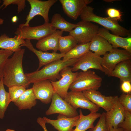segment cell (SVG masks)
<instances>
[{
  "label": "cell",
  "mask_w": 131,
  "mask_h": 131,
  "mask_svg": "<svg viewBox=\"0 0 131 131\" xmlns=\"http://www.w3.org/2000/svg\"><path fill=\"white\" fill-rule=\"evenodd\" d=\"M25 49H21L14 52L8 58L4 65L3 71V84L9 87L16 85L24 86L26 88L30 84L27 81L23 67V59Z\"/></svg>",
  "instance_id": "cell-1"
},
{
  "label": "cell",
  "mask_w": 131,
  "mask_h": 131,
  "mask_svg": "<svg viewBox=\"0 0 131 131\" xmlns=\"http://www.w3.org/2000/svg\"><path fill=\"white\" fill-rule=\"evenodd\" d=\"M78 59H73L64 61L59 59L47 64L40 70L25 74V77L30 83L44 80L56 81L61 78V71L65 67L69 66L76 61Z\"/></svg>",
  "instance_id": "cell-2"
},
{
  "label": "cell",
  "mask_w": 131,
  "mask_h": 131,
  "mask_svg": "<svg viewBox=\"0 0 131 131\" xmlns=\"http://www.w3.org/2000/svg\"><path fill=\"white\" fill-rule=\"evenodd\" d=\"M94 9L91 6H86L80 16L81 20L98 23L110 31L113 34L120 36L130 34V31L120 25L118 21L109 17H103L97 15L94 13Z\"/></svg>",
  "instance_id": "cell-3"
},
{
  "label": "cell",
  "mask_w": 131,
  "mask_h": 131,
  "mask_svg": "<svg viewBox=\"0 0 131 131\" xmlns=\"http://www.w3.org/2000/svg\"><path fill=\"white\" fill-rule=\"evenodd\" d=\"M102 81L101 77L91 70L81 71L78 72L69 89L71 91H76L97 90L101 86Z\"/></svg>",
  "instance_id": "cell-4"
},
{
  "label": "cell",
  "mask_w": 131,
  "mask_h": 131,
  "mask_svg": "<svg viewBox=\"0 0 131 131\" xmlns=\"http://www.w3.org/2000/svg\"><path fill=\"white\" fill-rule=\"evenodd\" d=\"M56 30L52 26L50 23H44L39 26L31 27L20 24L15 32L17 35L25 39L39 41L55 32Z\"/></svg>",
  "instance_id": "cell-5"
},
{
  "label": "cell",
  "mask_w": 131,
  "mask_h": 131,
  "mask_svg": "<svg viewBox=\"0 0 131 131\" xmlns=\"http://www.w3.org/2000/svg\"><path fill=\"white\" fill-rule=\"evenodd\" d=\"M76 27L69 33V35L75 39L78 44L89 42L98 34V26L91 22L81 20Z\"/></svg>",
  "instance_id": "cell-6"
},
{
  "label": "cell",
  "mask_w": 131,
  "mask_h": 131,
  "mask_svg": "<svg viewBox=\"0 0 131 131\" xmlns=\"http://www.w3.org/2000/svg\"><path fill=\"white\" fill-rule=\"evenodd\" d=\"M102 58L103 72L109 76L117 65L123 61L131 59V52L125 49L113 48L109 53L106 52Z\"/></svg>",
  "instance_id": "cell-7"
},
{
  "label": "cell",
  "mask_w": 131,
  "mask_h": 131,
  "mask_svg": "<svg viewBox=\"0 0 131 131\" xmlns=\"http://www.w3.org/2000/svg\"><path fill=\"white\" fill-rule=\"evenodd\" d=\"M31 9L26 18V21L23 23L25 25H29V23L37 15L41 16L44 23H49V13L51 7L57 1V0H48L42 1L39 0H27Z\"/></svg>",
  "instance_id": "cell-8"
},
{
  "label": "cell",
  "mask_w": 131,
  "mask_h": 131,
  "mask_svg": "<svg viewBox=\"0 0 131 131\" xmlns=\"http://www.w3.org/2000/svg\"><path fill=\"white\" fill-rule=\"evenodd\" d=\"M102 58L89 50L78 59L72 68L73 72L81 70L85 71L91 69L98 70L103 72L102 66Z\"/></svg>",
  "instance_id": "cell-9"
},
{
  "label": "cell",
  "mask_w": 131,
  "mask_h": 131,
  "mask_svg": "<svg viewBox=\"0 0 131 131\" xmlns=\"http://www.w3.org/2000/svg\"><path fill=\"white\" fill-rule=\"evenodd\" d=\"M73 73L72 68L66 67L60 71L61 78L58 81H50L55 92L58 94L63 99L66 97L68 90L78 74Z\"/></svg>",
  "instance_id": "cell-10"
},
{
  "label": "cell",
  "mask_w": 131,
  "mask_h": 131,
  "mask_svg": "<svg viewBox=\"0 0 131 131\" xmlns=\"http://www.w3.org/2000/svg\"><path fill=\"white\" fill-rule=\"evenodd\" d=\"M51 102L49 107L45 112L47 115L58 113L68 117H73L79 115L76 109L56 93L53 94Z\"/></svg>",
  "instance_id": "cell-11"
},
{
  "label": "cell",
  "mask_w": 131,
  "mask_h": 131,
  "mask_svg": "<svg viewBox=\"0 0 131 131\" xmlns=\"http://www.w3.org/2000/svg\"><path fill=\"white\" fill-rule=\"evenodd\" d=\"M64 99L74 108L86 109L91 113H96L100 107L90 101L83 94L82 91H71L68 92Z\"/></svg>",
  "instance_id": "cell-12"
},
{
  "label": "cell",
  "mask_w": 131,
  "mask_h": 131,
  "mask_svg": "<svg viewBox=\"0 0 131 131\" xmlns=\"http://www.w3.org/2000/svg\"><path fill=\"white\" fill-rule=\"evenodd\" d=\"M82 92L90 101L104 109L106 112L112 108L118 97L117 96H106L97 90H86Z\"/></svg>",
  "instance_id": "cell-13"
},
{
  "label": "cell",
  "mask_w": 131,
  "mask_h": 131,
  "mask_svg": "<svg viewBox=\"0 0 131 131\" xmlns=\"http://www.w3.org/2000/svg\"><path fill=\"white\" fill-rule=\"evenodd\" d=\"M32 88L37 99L46 104L51 102L55 92L50 80H44L35 82Z\"/></svg>",
  "instance_id": "cell-14"
},
{
  "label": "cell",
  "mask_w": 131,
  "mask_h": 131,
  "mask_svg": "<svg viewBox=\"0 0 131 131\" xmlns=\"http://www.w3.org/2000/svg\"><path fill=\"white\" fill-rule=\"evenodd\" d=\"M63 11L69 18L76 20L84 8L93 1L92 0H59Z\"/></svg>",
  "instance_id": "cell-15"
},
{
  "label": "cell",
  "mask_w": 131,
  "mask_h": 131,
  "mask_svg": "<svg viewBox=\"0 0 131 131\" xmlns=\"http://www.w3.org/2000/svg\"><path fill=\"white\" fill-rule=\"evenodd\" d=\"M118 98L112 108L105 112L107 131L112 128H118V125L123 121L124 118L125 110L118 102Z\"/></svg>",
  "instance_id": "cell-16"
},
{
  "label": "cell",
  "mask_w": 131,
  "mask_h": 131,
  "mask_svg": "<svg viewBox=\"0 0 131 131\" xmlns=\"http://www.w3.org/2000/svg\"><path fill=\"white\" fill-rule=\"evenodd\" d=\"M98 35L106 39L111 44L114 48L121 47L131 52V34L125 38L110 33L109 30L104 28H99Z\"/></svg>",
  "instance_id": "cell-17"
},
{
  "label": "cell",
  "mask_w": 131,
  "mask_h": 131,
  "mask_svg": "<svg viewBox=\"0 0 131 131\" xmlns=\"http://www.w3.org/2000/svg\"><path fill=\"white\" fill-rule=\"evenodd\" d=\"M27 47L30 50L34 53L37 56L39 61L38 68L37 70L42 66L55 61L60 59L63 57L65 54L57 53L53 52L49 53L47 51L43 52L41 50H38L33 47L30 40L26 39L25 43L22 45Z\"/></svg>",
  "instance_id": "cell-18"
},
{
  "label": "cell",
  "mask_w": 131,
  "mask_h": 131,
  "mask_svg": "<svg viewBox=\"0 0 131 131\" xmlns=\"http://www.w3.org/2000/svg\"><path fill=\"white\" fill-rule=\"evenodd\" d=\"M79 117V115L74 117H69L59 114L56 120H52L46 117L42 118L46 123L51 124L58 131H73V128L75 126Z\"/></svg>",
  "instance_id": "cell-19"
},
{
  "label": "cell",
  "mask_w": 131,
  "mask_h": 131,
  "mask_svg": "<svg viewBox=\"0 0 131 131\" xmlns=\"http://www.w3.org/2000/svg\"><path fill=\"white\" fill-rule=\"evenodd\" d=\"M63 32L56 30L55 32L43 38L38 41L36 44L37 49L43 52L52 50L56 52L58 50V40L62 35Z\"/></svg>",
  "instance_id": "cell-20"
},
{
  "label": "cell",
  "mask_w": 131,
  "mask_h": 131,
  "mask_svg": "<svg viewBox=\"0 0 131 131\" xmlns=\"http://www.w3.org/2000/svg\"><path fill=\"white\" fill-rule=\"evenodd\" d=\"M109 76L119 78L121 83L126 81L131 82V59L123 61L117 65Z\"/></svg>",
  "instance_id": "cell-21"
},
{
  "label": "cell",
  "mask_w": 131,
  "mask_h": 131,
  "mask_svg": "<svg viewBox=\"0 0 131 131\" xmlns=\"http://www.w3.org/2000/svg\"><path fill=\"white\" fill-rule=\"evenodd\" d=\"M113 49L112 45L106 39L98 34L90 42L89 50L99 56H104Z\"/></svg>",
  "instance_id": "cell-22"
},
{
  "label": "cell",
  "mask_w": 131,
  "mask_h": 131,
  "mask_svg": "<svg viewBox=\"0 0 131 131\" xmlns=\"http://www.w3.org/2000/svg\"><path fill=\"white\" fill-rule=\"evenodd\" d=\"M79 117L76 125V128L73 131H85L94 126V123L101 114L99 113H91L89 115H84L81 109L79 111Z\"/></svg>",
  "instance_id": "cell-23"
},
{
  "label": "cell",
  "mask_w": 131,
  "mask_h": 131,
  "mask_svg": "<svg viewBox=\"0 0 131 131\" xmlns=\"http://www.w3.org/2000/svg\"><path fill=\"white\" fill-rule=\"evenodd\" d=\"M25 42V40L19 36L16 35L10 38L4 34L0 36V49L11 50L15 52L21 49L22 45Z\"/></svg>",
  "instance_id": "cell-24"
},
{
  "label": "cell",
  "mask_w": 131,
  "mask_h": 131,
  "mask_svg": "<svg viewBox=\"0 0 131 131\" xmlns=\"http://www.w3.org/2000/svg\"><path fill=\"white\" fill-rule=\"evenodd\" d=\"M36 99L32 88L26 89L18 99L14 103L20 110L30 109L36 104Z\"/></svg>",
  "instance_id": "cell-25"
},
{
  "label": "cell",
  "mask_w": 131,
  "mask_h": 131,
  "mask_svg": "<svg viewBox=\"0 0 131 131\" xmlns=\"http://www.w3.org/2000/svg\"><path fill=\"white\" fill-rule=\"evenodd\" d=\"M52 27L56 30L59 29L63 31L69 33L76 26V24H74L66 20L60 14H54L51 19L50 23Z\"/></svg>",
  "instance_id": "cell-26"
},
{
  "label": "cell",
  "mask_w": 131,
  "mask_h": 131,
  "mask_svg": "<svg viewBox=\"0 0 131 131\" xmlns=\"http://www.w3.org/2000/svg\"><path fill=\"white\" fill-rule=\"evenodd\" d=\"M90 43V42L84 44H77L65 54L62 60L65 61L79 58L89 50Z\"/></svg>",
  "instance_id": "cell-27"
},
{
  "label": "cell",
  "mask_w": 131,
  "mask_h": 131,
  "mask_svg": "<svg viewBox=\"0 0 131 131\" xmlns=\"http://www.w3.org/2000/svg\"><path fill=\"white\" fill-rule=\"evenodd\" d=\"M3 77L0 80V119L3 118L5 113L8 106L11 102L8 92L4 87L2 81Z\"/></svg>",
  "instance_id": "cell-28"
},
{
  "label": "cell",
  "mask_w": 131,
  "mask_h": 131,
  "mask_svg": "<svg viewBox=\"0 0 131 131\" xmlns=\"http://www.w3.org/2000/svg\"><path fill=\"white\" fill-rule=\"evenodd\" d=\"M77 44L74 38L70 35L61 36L58 40V50L60 53L65 54Z\"/></svg>",
  "instance_id": "cell-29"
},
{
  "label": "cell",
  "mask_w": 131,
  "mask_h": 131,
  "mask_svg": "<svg viewBox=\"0 0 131 131\" xmlns=\"http://www.w3.org/2000/svg\"><path fill=\"white\" fill-rule=\"evenodd\" d=\"M8 88V93L11 101L14 103L17 100L25 91L26 87L24 86L16 85Z\"/></svg>",
  "instance_id": "cell-30"
},
{
  "label": "cell",
  "mask_w": 131,
  "mask_h": 131,
  "mask_svg": "<svg viewBox=\"0 0 131 131\" xmlns=\"http://www.w3.org/2000/svg\"><path fill=\"white\" fill-rule=\"evenodd\" d=\"M118 100L124 109L131 112V93H123L119 97Z\"/></svg>",
  "instance_id": "cell-31"
},
{
  "label": "cell",
  "mask_w": 131,
  "mask_h": 131,
  "mask_svg": "<svg viewBox=\"0 0 131 131\" xmlns=\"http://www.w3.org/2000/svg\"><path fill=\"white\" fill-rule=\"evenodd\" d=\"M13 52L11 50L0 49V79L3 77V69L5 62Z\"/></svg>",
  "instance_id": "cell-32"
},
{
  "label": "cell",
  "mask_w": 131,
  "mask_h": 131,
  "mask_svg": "<svg viewBox=\"0 0 131 131\" xmlns=\"http://www.w3.org/2000/svg\"><path fill=\"white\" fill-rule=\"evenodd\" d=\"M3 4L0 7L1 8L4 6L3 9L11 4L17 5L18 6L17 11L19 12L23 10L26 6L25 0H3Z\"/></svg>",
  "instance_id": "cell-33"
},
{
  "label": "cell",
  "mask_w": 131,
  "mask_h": 131,
  "mask_svg": "<svg viewBox=\"0 0 131 131\" xmlns=\"http://www.w3.org/2000/svg\"><path fill=\"white\" fill-rule=\"evenodd\" d=\"M126 131H131V112L125 110L124 118L123 121L118 126Z\"/></svg>",
  "instance_id": "cell-34"
},
{
  "label": "cell",
  "mask_w": 131,
  "mask_h": 131,
  "mask_svg": "<svg viewBox=\"0 0 131 131\" xmlns=\"http://www.w3.org/2000/svg\"><path fill=\"white\" fill-rule=\"evenodd\" d=\"M100 118L96 125L88 131H107L106 125L105 112L101 114Z\"/></svg>",
  "instance_id": "cell-35"
},
{
  "label": "cell",
  "mask_w": 131,
  "mask_h": 131,
  "mask_svg": "<svg viewBox=\"0 0 131 131\" xmlns=\"http://www.w3.org/2000/svg\"><path fill=\"white\" fill-rule=\"evenodd\" d=\"M108 17L115 19L117 21H122V12L119 9L114 8H109L106 10Z\"/></svg>",
  "instance_id": "cell-36"
},
{
  "label": "cell",
  "mask_w": 131,
  "mask_h": 131,
  "mask_svg": "<svg viewBox=\"0 0 131 131\" xmlns=\"http://www.w3.org/2000/svg\"><path fill=\"white\" fill-rule=\"evenodd\" d=\"M131 82L129 81H126L121 83V88L123 93L126 94L131 93Z\"/></svg>",
  "instance_id": "cell-37"
},
{
  "label": "cell",
  "mask_w": 131,
  "mask_h": 131,
  "mask_svg": "<svg viewBox=\"0 0 131 131\" xmlns=\"http://www.w3.org/2000/svg\"><path fill=\"white\" fill-rule=\"evenodd\" d=\"M37 122L43 129L44 131H48L47 130L46 125V123L45 121L43 118L39 117L37 119Z\"/></svg>",
  "instance_id": "cell-38"
},
{
  "label": "cell",
  "mask_w": 131,
  "mask_h": 131,
  "mask_svg": "<svg viewBox=\"0 0 131 131\" xmlns=\"http://www.w3.org/2000/svg\"><path fill=\"white\" fill-rule=\"evenodd\" d=\"M123 130L122 128L118 127L116 128H112L108 131H123Z\"/></svg>",
  "instance_id": "cell-39"
},
{
  "label": "cell",
  "mask_w": 131,
  "mask_h": 131,
  "mask_svg": "<svg viewBox=\"0 0 131 131\" xmlns=\"http://www.w3.org/2000/svg\"><path fill=\"white\" fill-rule=\"evenodd\" d=\"M18 19V18L16 16H13L11 19L13 23H16V22Z\"/></svg>",
  "instance_id": "cell-40"
},
{
  "label": "cell",
  "mask_w": 131,
  "mask_h": 131,
  "mask_svg": "<svg viewBox=\"0 0 131 131\" xmlns=\"http://www.w3.org/2000/svg\"><path fill=\"white\" fill-rule=\"evenodd\" d=\"M4 22V20L3 19L0 18V25L2 24Z\"/></svg>",
  "instance_id": "cell-41"
},
{
  "label": "cell",
  "mask_w": 131,
  "mask_h": 131,
  "mask_svg": "<svg viewBox=\"0 0 131 131\" xmlns=\"http://www.w3.org/2000/svg\"><path fill=\"white\" fill-rule=\"evenodd\" d=\"M5 131H16L15 130L9 129H7Z\"/></svg>",
  "instance_id": "cell-42"
},
{
  "label": "cell",
  "mask_w": 131,
  "mask_h": 131,
  "mask_svg": "<svg viewBox=\"0 0 131 131\" xmlns=\"http://www.w3.org/2000/svg\"><path fill=\"white\" fill-rule=\"evenodd\" d=\"M1 0H0V4L1 3Z\"/></svg>",
  "instance_id": "cell-43"
},
{
  "label": "cell",
  "mask_w": 131,
  "mask_h": 131,
  "mask_svg": "<svg viewBox=\"0 0 131 131\" xmlns=\"http://www.w3.org/2000/svg\"><path fill=\"white\" fill-rule=\"evenodd\" d=\"M123 131H124V130H123Z\"/></svg>",
  "instance_id": "cell-44"
},
{
  "label": "cell",
  "mask_w": 131,
  "mask_h": 131,
  "mask_svg": "<svg viewBox=\"0 0 131 131\" xmlns=\"http://www.w3.org/2000/svg\"></svg>",
  "instance_id": "cell-45"
}]
</instances>
